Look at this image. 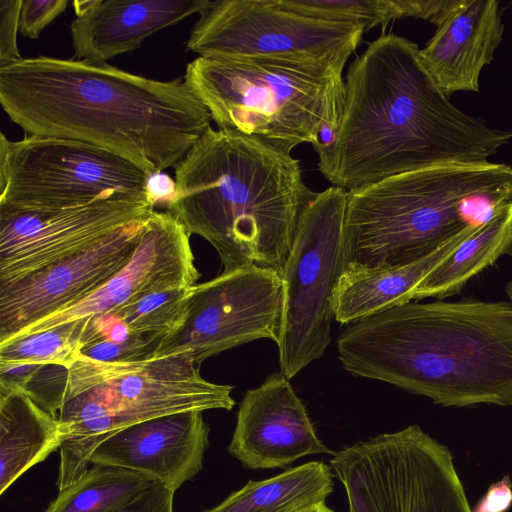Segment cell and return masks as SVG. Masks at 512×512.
Segmentation results:
<instances>
[{"label": "cell", "instance_id": "3957f363", "mask_svg": "<svg viewBox=\"0 0 512 512\" xmlns=\"http://www.w3.org/2000/svg\"><path fill=\"white\" fill-rule=\"evenodd\" d=\"M350 374L442 406H512V305L411 301L348 324L337 339Z\"/></svg>", "mask_w": 512, "mask_h": 512}, {"label": "cell", "instance_id": "2e32d148", "mask_svg": "<svg viewBox=\"0 0 512 512\" xmlns=\"http://www.w3.org/2000/svg\"><path fill=\"white\" fill-rule=\"evenodd\" d=\"M228 451L249 469L283 468L308 455L334 454L281 372L244 394Z\"/></svg>", "mask_w": 512, "mask_h": 512}, {"label": "cell", "instance_id": "9c48e42d", "mask_svg": "<svg viewBox=\"0 0 512 512\" xmlns=\"http://www.w3.org/2000/svg\"><path fill=\"white\" fill-rule=\"evenodd\" d=\"M348 191L330 186L304 210L281 273V373L292 379L325 353L335 319L333 295L342 273V239Z\"/></svg>", "mask_w": 512, "mask_h": 512}, {"label": "cell", "instance_id": "44dd1931", "mask_svg": "<svg viewBox=\"0 0 512 512\" xmlns=\"http://www.w3.org/2000/svg\"><path fill=\"white\" fill-rule=\"evenodd\" d=\"M62 443L58 418L18 388L0 387V494Z\"/></svg>", "mask_w": 512, "mask_h": 512}, {"label": "cell", "instance_id": "277c9868", "mask_svg": "<svg viewBox=\"0 0 512 512\" xmlns=\"http://www.w3.org/2000/svg\"><path fill=\"white\" fill-rule=\"evenodd\" d=\"M174 168L166 210L215 248L223 272L255 266L281 275L316 195L299 161L256 137L209 127Z\"/></svg>", "mask_w": 512, "mask_h": 512}, {"label": "cell", "instance_id": "836d02e7", "mask_svg": "<svg viewBox=\"0 0 512 512\" xmlns=\"http://www.w3.org/2000/svg\"><path fill=\"white\" fill-rule=\"evenodd\" d=\"M145 193L155 207L165 205L167 208L174 199L176 182L164 172L152 173L147 178Z\"/></svg>", "mask_w": 512, "mask_h": 512}, {"label": "cell", "instance_id": "ba28073f", "mask_svg": "<svg viewBox=\"0 0 512 512\" xmlns=\"http://www.w3.org/2000/svg\"><path fill=\"white\" fill-rule=\"evenodd\" d=\"M330 464L349 512H472L452 453L418 425L358 441Z\"/></svg>", "mask_w": 512, "mask_h": 512}, {"label": "cell", "instance_id": "7c38bea8", "mask_svg": "<svg viewBox=\"0 0 512 512\" xmlns=\"http://www.w3.org/2000/svg\"><path fill=\"white\" fill-rule=\"evenodd\" d=\"M282 305L277 272L255 266L223 272L192 287L180 324L161 341L154 357L189 351L201 363L257 339L277 345Z\"/></svg>", "mask_w": 512, "mask_h": 512}, {"label": "cell", "instance_id": "ffe728a7", "mask_svg": "<svg viewBox=\"0 0 512 512\" xmlns=\"http://www.w3.org/2000/svg\"><path fill=\"white\" fill-rule=\"evenodd\" d=\"M478 226L462 231L417 262L395 268L342 273L333 295L335 320L351 324L411 302L415 289L424 278Z\"/></svg>", "mask_w": 512, "mask_h": 512}, {"label": "cell", "instance_id": "484cf974", "mask_svg": "<svg viewBox=\"0 0 512 512\" xmlns=\"http://www.w3.org/2000/svg\"><path fill=\"white\" fill-rule=\"evenodd\" d=\"M163 339L133 333L113 312L88 317L80 355L102 362L154 358Z\"/></svg>", "mask_w": 512, "mask_h": 512}, {"label": "cell", "instance_id": "e575fe53", "mask_svg": "<svg viewBox=\"0 0 512 512\" xmlns=\"http://www.w3.org/2000/svg\"><path fill=\"white\" fill-rule=\"evenodd\" d=\"M306 512H334V511L331 508H329L328 506H326L325 502H324V503H320V504L314 506L313 508L309 509Z\"/></svg>", "mask_w": 512, "mask_h": 512}, {"label": "cell", "instance_id": "d590c367", "mask_svg": "<svg viewBox=\"0 0 512 512\" xmlns=\"http://www.w3.org/2000/svg\"><path fill=\"white\" fill-rule=\"evenodd\" d=\"M506 292H507V295L510 299V304L512 305V279L508 282L507 286H506Z\"/></svg>", "mask_w": 512, "mask_h": 512}, {"label": "cell", "instance_id": "5bb4252c", "mask_svg": "<svg viewBox=\"0 0 512 512\" xmlns=\"http://www.w3.org/2000/svg\"><path fill=\"white\" fill-rule=\"evenodd\" d=\"M149 217L26 276L0 283V343L75 305L122 269L133 256Z\"/></svg>", "mask_w": 512, "mask_h": 512}, {"label": "cell", "instance_id": "f546056e", "mask_svg": "<svg viewBox=\"0 0 512 512\" xmlns=\"http://www.w3.org/2000/svg\"><path fill=\"white\" fill-rule=\"evenodd\" d=\"M22 0H0V67L21 60L17 31Z\"/></svg>", "mask_w": 512, "mask_h": 512}, {"label": "cell", "instance_id": "6da1fadb", "mask_svg": "<svg viewBox=\"0 0 512 512\" xmlns=\"http://www.w3.org/2000/svg\"><path fill=\"white\" fill-rule=\"evenodd\" d=\"M512 139L457 108L425 68L411 40L383 34L348 68L332 147L318 169L347 191L438 165H479Z\"/></svg>", "mask_w": 512, "mask_h": 512}, {"label": "cell", "instance_id": "9a60e30c", "mask_svg": "<svg viewBox=\"0 0 512 512\" xmlns=\"http://www.w3.org/2000/svg\"><path fill=\"white\" fill-rule=\"evenodd\" d=\"M190 236L172 213L154 210L133 256L122 269L75 305L27 327L14 338L105 314L150 293L196 285L200 273Z\"/></svg>", "mask_w": 512, "mask_h": 512}, {"label": "cell", "instance_id": "e0dca14e", "mask_svg": "<svg viewBox=\"0 0 512 512\" xmlns=\"http://www.w3.org/2000/svg\"><path fill=\"white\" fill-rule=\"evenodd\" d=\"M202 413H174L122 429L94 450L91 464L135 471L176 491L203 467L210 428Z\"/></svg>", "mask_w": 512, "mask_h": 512}, {"label": "cell", "instance_id": "7402d4cb", "mask_svg": "<svg viewBox=\"0 0 512 512\" xmlns=\"http://www.w3.org/2000/svg\"><path fill=\"white\" fill-rule=\"evenodd\" d=\"M334 475L321 461L290 468L274 477L252 481L204 512H306L324 503Z\"/></svg>", "mask_w": 512, "mask_h": 512}, {"label": "cell", "instance_id": "8fae6325", "mask_svg": "<svg viewBox=\"0 0 512 512\" xmlns=\"http://www.w3.org/2000/svg\"><path fill=\"white\" fill-rule=\"evenodd\" d=\"M199 15L186 42L199 56L277 57L344 70L365 33L294 12L278 0H216Z\"/></svg>", "mask_w": 512, "mask_h": 512}, {"label": "cell", "instance_id": "d4e9b609", "mask_svg": "<svg viewBox=\"0 0 512 512\" xmlns=\"http://www.w3.org/2000/svg\"><path fill=\"white\" fill-rule=\"evenodd\" d=\"M88 317L0 343V366H69L79 357Z\"/></svg>", "mask_w": 512, "mask_h": 512}, {"label": "cell", "instance_id": "4316f807", "mask_svg": "<svg viewBox=\"0 0 512 512\" xmlns=\"http://www.w3.org/2000/svg\"><path fill=\"white\" fill-rule=\"evenodd\" d=\"M294 12L313 18L348 23L364 32L404 17L400 0H278Z\"/></svg>", "mask_w": 512, "mask_h": 512}, {"label": "cell", "instance_id": "30bf717a", "mask_svg": "<svg viewBox=\"0 0 512 512\" xmlns=\"http://www.w3.org/2000/svg\"><path fill=\"white\" fill-rule=\"evenodd\" d=\"M148 176L126 157L88 143L0 135V206L59 209L116 191L146 194Z\"/></svg>", "mask_w": 512, "mask_h": 512}, {"label": "cell", "instance_id": "4dcf8cb0", "mask_svg": "<svg viewBox=\"0 0 512 512\" xmlns=\"http://www.w3.org/2000/svg\"><path fill=\"white\" fill-rule=\"evenodd\" d=\"M175 491L155 481L139 495L111 512H173Z\"/></svg>", "mask_w": 512, "mask_h": 512}, {"label": "cell", "instance_id": "d6986e66", "mask_svg": "<svg viewBox=\"0 0 512 512\" xmlns=\"http://www.w3.org/2000/svg\"><path fill=\"white\" fill-rule=\"evenodd\" d=\"M503 30L498 1L460 0L420 49L425 68L445 95L480 90L481 72L492 62Z\"/></svg>", "mask_w": 512, "mask_h": 512}, {"label": "cell", "instance_id": "5b68a950", "mask_svg": "<svg viewBox=\"0 0 512 512\" xmlns=\"http://www.w3.org/2000/svg\"><path fill=\"white\" fill-rule=\"evenodd\" d=\"M510 204L512 166L492 162L427 167L348 191L342 273L417 262Z\"/></svg>", "mask_w": 512, "mask_h": 512}, {"label": "cell", "instance_id": "603a6c76", "mask_svg": "<svg viewBox=\"0 0 512 512\" xmlns=\"http://www.w3.org/2000/svg\"><path fill=\"white\" fill-rule=\"evenodd\" d=\"M512 248V204L479 225L418 285L413 300H440L459 293L466 283Z\"/></svg>", "mask_w": 512, "mask_h": 512}, {"label": "cell", "instance_id": "52a82bcc", "mask_svg": "<svg viewBox=\"0 0 512 512\" xmlns=\"http://www.w3.org/2000/svg\"><path fill=\"white\" fill-rule=\"evenodd\" d=\"M343 70L277 57L198 56L184 82L219 129L256 137L290 153L312 146L324 124L339 126L345 103Z\"/></svg>", "mask_w": 512, "mask_h": 512}, {"label": "cell", "instance_id": "f1b7e54d", "mask_svg": "<svg viewBox=\"0 0 512 512\" xmlns=\"http://www.w3.org/2000/svg\"><path fill=\"white\" fill-rule=\"evenodd\" d=\"M68 3V0H22L20 34L29 39L38 38L44 28L66 10Z\"/></svg>", "mask_w": 512, "mask_h": 512}, {"label": "cell", "instance_id": "1f68e13d", "mask_svg": "<svg viewBox=\"0 0 512 512\" xmlns=\"http://www.w3.org/2000/svg\"><path fill=\"white\" fill-rule=\"evenodd\" d=\"M404 17L427 20L436 27L460 3V0H400Z\"/></svg>", "mask_w": 512, "mask_h": 512}, {"label": "cell", "instance_id": "8992f818", "mask_svg": "<svg viewBox=\"0 0 512 512\" xmlns=\"http://www.w3.org/2000/svg\"><path fill=\"white\" fill-rule=\"evenodd\" d=\"M196 364L189 351L134 362L79 355L67 369L58 414V490L85 474L94 450L122 429L174 413L231 410L232 386L204 379Z\"/></svg>", "mask_w": 512, "mask_h": 512}, {"label": "cell", "instance_id": "7a4b0ae2", "mask_svg": "<svg viewBox=\"0 0 512 512\" xmlns=\"http://www.w3.org/2000/svg\"><path fill=\"white\" fill-rule=\"evenodd\" d=\"M0 104L26 135L101 147L149 175L176 167L212 121L179 79L43 55L0 67Z\"/></svg>", "mask_w": 512, "mask_h": 512}, {"label": "cell", "instance_id": "ac0fdd59", "mask_svg": "<svg viewBox=\"0 0 512 512\" xmlns=\"http://www.w3.org/2000/svg\"><path fill=\"white\" fill-rule=\"evenodd\" d=\"M210 0L73 1L70 24L74 59L103 65L138 49L152 34L200 14Z\"/></svg>", "mask_w": 512, "mask_h": 512}, {"label": "cell", "instance_id": "4fadbf2b", "mask_svg": "<svg viewBox=\"0 0 512 512\" xmlns=\"http://www.w3.org/2000/svg\"><path fill=\"white\" fill-rule=\"evenodd\" d=\"M154 210L146 194L126 191L59 209L0 206V283L48 266Z\"/></svg>", "mask_w": 512, "mask_h": 512}, {"label": "cell", "instance_id": "83f0119b", "mask_svg": "<svg viewBox=\"0 0 512 512\" xmlns=\"http://www.w3.org/2000/svg\"><path fill=\"white\" fill-rule=\"evenodd\" d=\"M192 287L150 293L110 312L133 333L164 339L180 324Z\"/></svg>", "mask_w": 512, "mask_h": 512}, {"label": "cell", "instance_id": "d6a6232c", "mask_svg": "<svg viewBox=\"0 0 512 512\" xmlns=\"http://www.w3.org/2000/svg\"><path fill=\"white\" fill-rule=\"evenodd\" d=\"M512 505V483L504 477L489 487L472 512H505Z\"/></svg>", "mask_w": 512, "mask_h": 512}, {"label": "cell", "instance_id": "cb8c5ba5", "mask_svg": "<svg viewBox=\"0 0 512 512\" xmlns=\"http://www.w3.org/2000/svg\"><path fill=\"white\" fill-rule=\"evenodd\" d=\"M155 481L135 471L93 464L77 481L59 491L45 512H111Z\"/></svg>", "mask_w": 512, "mask_h": 512}]
</instances>
